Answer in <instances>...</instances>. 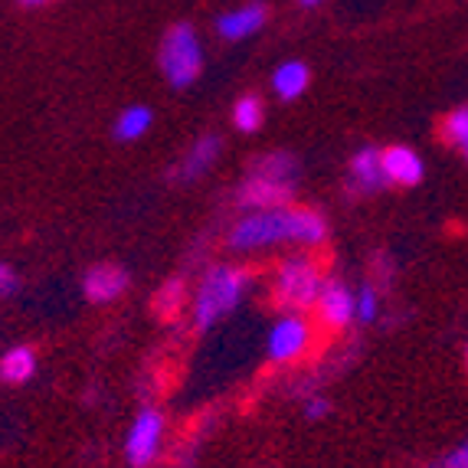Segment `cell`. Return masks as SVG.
Instances as JSON below:
<instances>
[{
  "mask_svg": "<svg viewBox=\"0 0 468 468\" xmlns=\"http://www.w3.org/2000/svg\"><path fill=\"white\" fill-rule=\"evenodd\" d=\"M16 4H24V7H43V4H49V0H16Z\"/></svg>",
  "mask_w": 468,
  "mask_h": 468,
  "instance_id": "cell-25",
  "label": "cell"
},
{
  "mask_svg": "<svg viewBox=\"0 0 468 468\" xmlns=\"http://www.w3.org/2000/svg\"><path fill=\"white\" fill-rule=\"evenodd\" d=\"M161 439H165V416L157 413V410H141L125 436L128 465L148 468L157 459V452H161Z\"/></svg>",
  "mask_w": 468,
  "mask_h": 468,
  "instance_id": "cell-6",
  "label": "cell"
},
{
  "mask_svg": "<svg viewBox=\"0 0 468 468\" xmlns=\"http://www.w3.org/2000/svg\"><path fill=\"white\" fill-rule=\"evenodd\" d=\"M442 132H445V138H449V144H455L459 154L468 161V105H459V109H452L445 115Z\"/></svg>",
  "mask_w": 468,
  "mask_h": 468,
  "instance_id": "cell-19",
  "label": "cell"
},
{
  "mask_svg": "<svg viewBox=\"0 0 468 468\" xmlns=\"http://www.w3.org/2000/svg\"><path fill=\"white\" fill-rule=\"evenodd\" d=\"M465 370H468V347H465Z\"/></svg>",
  "mask_w": 468,
  "mask_h": 468,
  "instance_id": "cell-26",
  "label": "cell"
},
{
  "mask_svg": "<svg viewBox=\"0 0 468 468\" xmlns=\"http://www.w3.org/2000/svg\"><path fill=\"white\" fill-rule=\"evenodd\" d=\"M324 275L314 266V259L292 256L279 266L272 279V304L279 312H308L318 302Z\"/></svg>",
  "mask_w": 468,
  "mask_h": 468,
  "instance_id": "cell-4",
  "label": "cell"
},
{
  "mask_svg": "<svg viewBox=\"0 0 468 468\" xmlns=\"http://www.w3.org/2000/svg\"><path fill=\"white\" fill-rule=\"evenodd\" d=\"M328 413H331V399L328 397H312L308 403H304V416H308L312 422L324 420Z\"/></svg>",
  "mask_w": 468,
  "mask_h": 468,
  "instance_id": "cell-22",
  "label": "cell"
},
{
  "mask_svg": "<svg viewBox=\"0 0 468 468\" xmlns=\"http://www.w3.org/2000/svg\"><path fill=\"white\" fill-rule=\"evenodd\" d=\"M308 82H312V69H308L302 59H285V63L275 66V72H272V92L279 95L282 101L302 99Z\"/></svg>",
  "mask_w": 468,
  "mask_h": 468,
  "instance_id": "cell-14",
  "label": "cell"
},
{
  "mask_svg": "<svg viewBox=\"0 0 468 468\" xmlns=\"http://www.w3.org/2000/svg\"><path fill=\"white\" fill-rule=\"evenodd\" d=\"M351 187L357 194H377V190L390 187V180L383 174V151L374 144H364L351 157Z\"/></svg>",
  "mask_w": 468,
  "mask_h": 468,
  "instance_id": "cell-11",
  "label": "cell"
},
{
  "mask_svg": "<svg viewBox=\"0 0 468 468\" xmlns=\"http://www.w3.org/2000/svg\"><path fill=\"white\" fill-rule=\"evenodd\" d=\"M328 239V219L318 210L308 207H272V210H250L246 217L236 219V227L229 229V250L236 252H252V250H269V246H282V242H295V246H321Z\"/></svg>",
  "mask_w": 468,
  "mask_h": 468,
  "instance_id": "cell-1",
  "label": "cell"
},
{
  "mask_svg": "<svg viewBox=\"0 0 468 468\" xmlns=\"http://www.w3.org/2000/svg\"><path fill=\"white\" fill-rule=\"evenodd\" d=\"M151 125H154V112H151L148 105H128V109H122V115H118V122H115V138L138 141L148 134Z\"/></svg>",
  "mask_w": 468,
  "mask_h": 468,
  "instance_id": "cell-16",
  "label": "cell"
},
{
  "mask_svg": "<svg viewBox=\"0 0 468 468\" xmlns=\"http://www.w3.org/2000/svg\"><path fill=\"white\" fill-rule=\"evenodd\" d=\"M157 66L174 89L194 86L203 72V39L194 24L180 20L165 33L161 47H157Z\"/></svg>",
  "mask_w": 468,
  "mask_h": 468,
  "instance_id": "cell-3",
  "label": "cell"
},
{
  "mask_svg": "<svg viewBox=\"0 0 468 468\" xmlns=\"http://www.w3.org/2000/svg\"><path fill=\"white\" fill-rule=\"evenodd\" d=\"M354 312H357L360 324H374L377 314H380V295H377L374 285H364V289L354 295Z\"/></svg>",
  "mask_w": 468,
  "mask_h": 468,
  "instance_id": "cell-20",
  "label": "cell"
},
{
  "mask_svg": "<svg viewBox=\"0 0 468 468\" xmlns=\"http://www.w3.org/2000/svg\"><path fill=\"white\" fill-rule=\"evenodd\" d=\"M314 328L304 312H282V318L269 331V357L275 364H295L312 351Z\"/></svg>",
  "mask_w": 468,
  "mask_h": 468,
  "instance_id": "cell-5",
  "label": "cell"
},
{
  "mask_svg": "<svg viewBox=\"0 0 468 468\" xmlns=\"http://www.w3.org/2000/svg\"><path fill=\"white\" fill-rule=\"evenodd\" d=\"M314 312H318V321L331 331H344L351 321H357V312H354V292L337 279H324L318 292V302H314Z\"/></svg>",
  "mask_w": 468,
  "mask_h": 468,
  "instance_id": "cell-9",
  "label": "cell"
},
{
  "mask_svg": "<svg viewBox=\"0 0 468 468\" xmlns=\"http://www.w3.org/2000/svg\"><path fill=\"white\" fill-rule=\"evenodd\" d=\"M324 0H298V7H304V10H312V7H321Z\"/></svg>",
  "mask_w": 468,
  "mask_h": 468,
  "instance_id": "cell-24",
  "label": "cell"
},
{
  "mask_svg": "<svg viewBox=\"0 0 468 468\" xmlns=\"http://www.w3.org/2000/svg\"><path fill=\"white\" fill-rule=\"evenodd\" d=\"M128 272L122 266H112V262H101V266H92L82 279V292L92 304H105L115 302L122 292L128 289Z\"/></svg>",
  "mask_w": 468,
  "mask_h": 468,
  "instance_id": "cell-12",
  "label": "cell"
},
{
  "mask_svg": "<svg viewBox=\"0 0 468 468\" xmlns=\"http://www.w3.org/2000/svg\"><path fill=\"white\" fill-rule=\"evenodd\" d=\"M269 24V7L262 0H250V4H239V7H229L217 16V37L223 43H242V39H252L266 30Z\"/></svg>",
  "mask_w": 468,
  "mask_h": 468,
  "instance_id": "cell-7",
  "label": "cell"
},
{
  "mask_svg": "<svg viewBox=\"0 0 468 468\" xmlns=\"http://www.w3.org/2000/svg\"><path fill=\"white\" fill-rule=\"evenodd\" d=\"M262 122H266V105H262L259 95L246 92L233 101V128L236 132L256 134L259 128H262Z\"/></svg>",
  "mask_w": 468,
  "mask_h": 468,
  "instance_id": "cell-17",
  "label": "cell"
},
{
  "mask_svg": "<svg viewBox=\"0 0 468 468\" xmlns=\"http://www.w3.org/2000/svg\"><path fill=\"white\" fill-rule=\"evenodd\" d=\"M432 468H468V442H462L459 449H452V452L445 455V459H439Z\"/></svg>",
  "mask_w": 468,
  "mask_h": 468,
  "instance_id": "cell-21",
  "label": "cell"
},
{
  "mask_svg": "<svg viewBox=\"0 0 468 468\" xmlns=\"http://www.w3.org/2000/svg\"><path fill=\"white\" fill-rule=\"evenodd\" d=\"M14 289H16V275H14V269L0 262V295H10Z\"/></svg>",
  "mask_w": 468,
  "mask_h": 468,
  "instance_id": "cell-23",
  "label": "cell"
},
{
  "mask_svg": "<svg viewBox=\"0 0 468 468\" xmlns=\"http://www.w3.org/2000/svg\"><path fill=\"white\" fill-rule=\"evenodd\" d=\"M295 194V184L292 180L269 177V174L250 171V177L242 180L239 187V207L242 210H272V207H285Z\"/></svg>",
  "mask_w": 468,
  "mask_h": 468,
  "instance_id": "cell-8",
  "label": "cell"
},
{
  "mask_svg": "<svg viewBox=\"0 0 468 468\" xmlns=\"http://www.w3.org/2000/svg\"><path fill=\"white\" fill-rule=\"evenodd\" d=\"M383 174L397 187H416L422 174H426V167H422V157L413 148L393 144V148H383Z\"/></svg>",
  "mask_w": 468,
  "mask_h": 468,
  "instance_id": "cell-13",
  "label": "cell"
},
{
  "mask_svg": "<svg viewBox=\"0 0 468 468\" xmlns=\"http://www.w3.org/2000/svg\"><path fill=\"white\" fill-rule=\"evenodd\" d=\"M37 374V354L30 347H10L4 357H0V380L4 383H27Z\"/></svg>",
  "mask_w": 468,
  "mask_h": 468,
  "instance_id": "cell-15",
  "label": "cell"
},
{
  "mask_svg": "<svg viewBox=\"0 0 468 468\" xmlns=\"http://www.w3.org/2000/svg\"><path fill=\"white\" fill-rule=\"evenodd\" d=\"M184 302H187V282H184V279H167L165 285H161V292H154V302H151V308H154V314L161 321H171V318H177V314H180Z\"/></svg>",
  "mask_w": 468,
  "mask_h": 468,
  "instance_id": "cell-18",
  "label": "cell"
},
{
  "mask_svg": "<svg viewBox=\"0 0 468 468\" xmlns=\"http://www.w3.org/2000/svg\"><path fill=\"white\" fill-rule=\"evenodd\" d=\"M219 151H223V141H219L217 134H200V138L187 148V154L171 167L167 177L177 180V184H194V180H200L203 174L217 165Z\"/></svg>",
  "mask_w": 468,
  "mask_h": 468,
  "instance_id": "cell-10",
  "label": "cell"
},
{
  "mask_svg": "<svg viewBox=\"0 0 468 468\" xmlns=\"http://www.w3.org/2000/svg\"><path fill=\"white\" fill-rule=\"evenodd\" d=\"M250 269L239 266H213L203 275L200 289L194 295V328L207 331L213 328L223 314H229L236 304L242 302L246 289H250Z\"/></svg>",
  "mask_w": 468,
  "mask_h": 468,
  "instance_id": "cell-2",
  "label": "cell"
}]
</instances>
